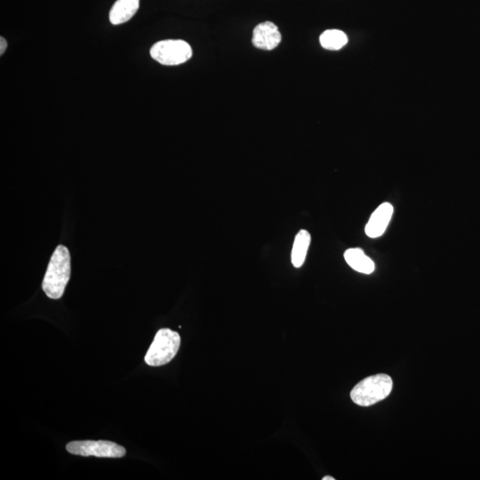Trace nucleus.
<instances>
[{"label": "nucleus", "mask_w": 480, "mask_h": 480, "mask_svg": "<svg viewBox=\"0 0 480 480\" xmlns=\"http://www.w3.org/2000/svg\"><path fill=\"white\" fill-rule=\"evenodd\" d=\"M393 214V207L390 203H383L373 212L366 226V234L376 239L383 235Z\"/></svg>", "instance_id": "7"}, {"label": "nucleus", "mask_w": 480, "mask_h": 480, "mask_svg": "<svg viewBox=\"0 0 480 480\" xmlns=\"http://www.w3.org/2000/svg\"><path fill=\"white\" fill-rule=\"evenodd\" d=\"M310 241L312 236L306 229H301L296 234L291 253V262L295 268H301L305 263Z\"/></svg>", "instance_id": "10"}, {"label": "nucleus", "mask_w": 480, "mask_h": 480, "mask_svg": "<svg viewBox=\"0 0 480 480\" xmlns=\"http://www.w3.org/2000/svg\"><path fill=\"white\" fill-rule=\"evenodd\" d=\"M66 449L70 454L84 457L122 458L126 454L124 447L107 440L72 441L67 444Z\"/></svg>", "instance_id": "5"}, {"label": "nucleus", "mask_w": 480, "mask_h": 480, "mask_svg": "<svg viewBox=\"0 0 480 480\" xmlns=\"http://www.w3.org/2000/svg\"><path fill=\"white\" fill-rule=\"evenodd\" d=\"M281 40L278 26L271 22L260 23L253 31V45L263 50H273L280 45Z\"/></svg>", "instance_id": "6"}, {"label": "nucleus", "mask_w": 480, "mask_h": 480, "mask_svg": "<svg viewBox=\"0 0 480 480\" xmlns=\"http://www.w3.org/2000/svg\"><path fill=\"white\" fill-rule=\"evenodd\" d=\"M70 271L69 249L60 245L53 253L42 282V289L49 298L58 300L62 298L70 280Z\"/></svg>", "instance_id": "1"}, {"label": "nucleus", "mask_w": 480, "mask_h": 480, "mask_svg": "<svg viewBox=\"0 0 480 480\" xmlns=\"http://www.w3.org/2000/svg\"><path fill=\"white\" fill-rule=\"evenodd\" d=\"M393 386V379L384 373L366 377L353 388L351 398L356 405L370 407L389 396Z\"/></svg>", "instance_id": "2"}, {"label": "nucleus", "mask_w": 480, "mask_h": 480, "mask_svg": "<svg viewBox=\"0 0 480 480\" xmlns=\"http://www.w3.org/2000/svg\"><path fill=\"white\" fill-rule=\"evenodd\" d=\"M346 263L353 270L363 274H371L375 271L376 266L371 258L360 249H349L344 253Z\"/></svg>", "instance_id": "9"}, {"label": "nucleus", "mask_w": 480, "mask_h": 480, "mask_svg": "<svg viewBox=\"0 0 480 480\" xmlns=\"http://www.w3.org/2000/svg\"><path fill=\"white\" fill-rule=\"evenodd\" d=\"M181 345V337L178 332L162 328L158 332L153 344L146 355V364L151 366L167 365L175 358Z\"/></svg>", "instance_id": "3"}, {"label": "nucleus", "mask_w": 480, "mask_h": 480, "mask_svg": "<svg viewBox=\"0 0 480 480\" xmlns=\"http://www.w3.org/2000/svg\"><path fill=\"white\" fill-rule=\"evenodd\" d=\"M140 8V0H116L109 11V22L119 26L131 20Z\"/></svg>", "instance_id": "8"}, {"label": "nucleus", "mask_w": 480, "mask_h": 480, "mask_svg": "<svg viewBox=\"0 0 480 480\" xmlns=\"http://www.w3.org/2000/svg\"><path fill=\"white\" fill-rule=\"evenodd\" d=\"M323 480H335V479L333 476H327L323 478Z\"/></svg>", "instance_id": "13"}, {"label": "nucleus", "mask_w": 480, "mask_h": 480, "mask_svg": "<svg viewBox=\"0 0 480 480\" xmlns=\"http://www.w3.org/2000/svg\"><path fill=\"white\" fill-rule=\"evenodd\" d=\"M320 44L327 50H339L348 43V37L344 31L328 30L324 31L320 38Z\"/></svg>", "instance_id": "11"}, {"label": "nucleus", "mask_w": 480, "mask_h": 480, "mask_svg": "<svg viewBox=\"0 0 480 480\" xmlns=\"http://www.w3.org/2000/svg\"><path fill=\"white\" fill-rule=\"evenodd\" d=\"M8 48V43L4 38H0V55H3L6 52V49Z\"/></svg>", "instance_id": "12"}, {"label": "nucleus", "mask_w": 480, "mask_h": 480, "mask_svg": "<svg viewBox=\"0 0 480 480\" xmlns=\"http://www.w3.org/2000/svg\"><path fill=\"white\" fill-rule=\"evenodd\" d=\"M151 56L162 65H180L192 58V49L183 40H162L151 48Z\"/></svg>", "instance_id": "4"}]
</instances>
